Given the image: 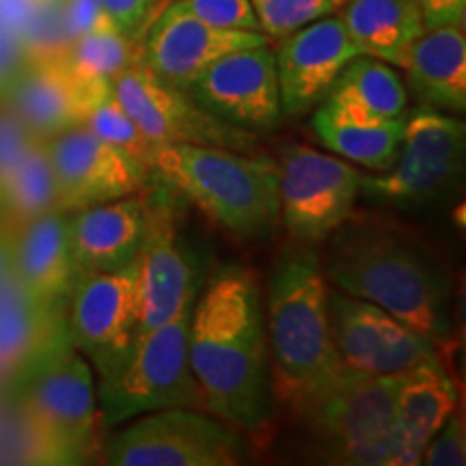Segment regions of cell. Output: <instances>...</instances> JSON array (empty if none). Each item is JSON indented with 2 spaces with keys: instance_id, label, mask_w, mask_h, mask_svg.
<instances>
[{
  "instance_id": "1",
  "label": "cell",
  "mask_w": 466,
  "mask_h": 466,
  "mask_svg": "<svg viewBox=\"0 0 466 466\" xmlns=\"http://www.w3.org/2000/svg\"><path fill=\"white\" fill-rule=\"evenodd\" d=\"M261 302L253 272L218 268L201 285L188 326V360L203 410L247 436L264 432L275 412Z\"/></svg>"
},
{
  "instance_id": "2",
  "label": "cell",
  "mask_w": 466,
  "mask_h": 466,
  "mask_svg": "<svg viewBox=\"0 0 466 466\" xmlns=\"http://www.w3.org/2000/svg\"><path fill=\"white\" fill-rule=\"evenodd\" d=\"M329 285L374 302L430 339L451 329V279L441 255L398 220L350 217L329 236L324 259Z\"/></svg>"
},
{
  "instance_id": "3",
  "label": "cell",
  "mask_w": 466,
  "mask_h": 466,
  "mask_svg": "<svg viewBox=\"0 0 466 466\" xmlns=\"http://www.w3.org/2000/svg\"><path fill=\"white\" fill-rule=\"evenodd\" d=\"M326 294L319 259L302 244L272 268L264 313L272 398L291 415L346 371L330 335Z\"/></svg>"
},
{
  "instance_id": "4",
  "label": "cell",
  "mask_w": 466,
  "mask_h": 466,
  "mask_svg": "<svg viewBox=\"0 0 466 466\" xmlns=\"http://www.w3.org/2000/svg\"><path fill=\"white\" fill-rule=\"evenodd\" d=\"M149 177L233 236H268L279 223V165L268 156L203 145H156Z\"/></svg>"
},
{
  "instance_id": "5",
  "label": "cell",
  "mask_w": 466,
  "mask_h": 466,
  "mask_svg": "<svg viewBox=\"0 0 466 466\" xmlns=\"http://www.w3.org/2000/svg\"><path fill=\"white\" fill-rule=\"evenodd\" d=\"M15 382L22 412L44 458L78 462L91 451L100 425L93 367L69 335L25 367Z\"/></svg>"
},
{
  "instance_id": "6",
  "label": "cell",
  "mask_w": 466,
  "mask_h": 466,
  "mask_svg": "<svg viewBox=\"0 0 466 466\" xmlns=\"http://www.w3.org/2000/svg\"><path fill=\"white\" fill-rule=\"evenodd\" d=\"M398 384L400 374L370 376L346 367L294 417L326 462L389 464L398 430Z\"/></svg>"
},
{
  "instance_id": "7",
  "label": "cell",
  "mask_w": 466,
  "mask_h": 466,
  "mask_svg": "<svg viewBox=\"0 0 466 466\" xmlns=\"http://www.w3.org/2000/svg\"><path fill=\"white\" fill-rule=\"evenodd\" d=\"M192 305L168 322L134 337L126 359L100 378L97 410L104 428L127 423L165 408L203 410L188 360Z\"/></svg>"
},
{
  "instance_id": "8",
  "label": "cell",
  "mask_w": 466,
  "mask_h": 466,
  "mask_svg": "<svg viewBox=\"0 0 466 466\" xmlns=\"http://www.w3.org/2000/svg\"><path fill=\"white\" fill-rule=\"evenodd\" d=\"M464 154V121L423 104L404 119L398 160L387 171L360 173L359 197L398 209L441 206L462 186Z\"/></svg>"
},
{
  "instance_id": "9",
  "label": "cell",
  "mask_w": 466,
  "mask_h": 466,
  "mask_svg": "<svg viewBox=\"0 0 466 466\" xmlns=\"http://www.w3.org/2000/svg\"><path fill=\"white\" fill-rule=\"evenodd\" d=\"M113 466H236L248 462L242 436L206 410L165 408L132 419L104 447Z\"/></svg>"
},
{
  "instance_id": "10",
  "label": "cell",
  "mask_w": 466,
  "mask_h": 466,
  "mask_svg": "<svg viewBox=\"0 0 466 466\" xmlns=\"http://www.w3.org/2000/svg\"><path fill=\"white\" fill-rule=\"evenodd\" d=\"M110 93L154 145H203L242 154L259 147L258 134L218 119L190 93L160 80L143 61L115 76Z\"/></svg>"
},
{
  "instance_id": "11",
  "label": "cell",
  "mask_w": 466,
  "mask_h": 466,
  "mask_svg": "<svg viewBox=\"0 0 466 466\" xmlns=\"http://www.w3.org/2000/svg\"><path fill=\"white\" fill-rule=\"evenodd\" d=\"M279 220L299 244H319L354 214L360 171L307 145H288L279 158Z\"/></svg>"
},
{
  "instance_id": "12",
  "label": "cell",
  "mask_w": 466,
  "mask_h": 466,
  "mask_svg": "<svg viewBox=\"0 0 466 466\" xmlns=\"http://www.w3.org/2000/svg\"><path fill=\"white\" fill-rule=\"evenodd\" d=\"M74 348L104 378L126 359L138 326V264L78 270L66 305Z\"/></svg>"
},
{
  "instance_id": "13",
  "label": "cell",
  "mask_w": 466,
  "mask_h": 466,
  "mask_svg": "<svg viewBox=\"0 0 466 466\" xmlns=\"http://www.w3.org/2000/svg\"><path fill=\"white\" fill-rule=\"evenodd\" d=\"M173 190L145 195L147 231L137 255L138 264V326L137 335L168 322L195 305L201 289L199 259L177 227Z\"/></svg>"
},
{
  "instance_id": "14",
  "label": "cell",
  "mask_w": 466,
  "mask_h": 466,
  "mask_svg": "<svg viewBox=\"0 0 466 466\" xmlns=\"http://www.w3.org/2000/svg\"><path fill=\"white\" fill-rule=\"evenodd\" d=\"M326 307L337 354L348 370L359 374H404L441 352L439 341L419 333L374 302L329 288Z\"/></svg>"
},
{
  "instance_id": "15",
  "label": "cell",
  "mask_w": 466,
  "mask_h": 466,
  "mask_svg": "<svg viewBox=\"0 0 466 466\" xmlns=\"http://www.w3.org/2000/svg\"><path fill=\"white\" fill-rule=\"evenodd\" d=\"M186 93L218 119L253 134L277 130L283 119L275 50L268 44L227 52Z\"/></svg>"
},
{
  "instance_id": "16",
  "label": "cell",
  "mask_w": 466,
  "mask_h": 466,
  "mask_svg": "<svg viewBox=\"0 0 466 466\" xmlns=\"http://www.w3.org/2000/svg\"><path fill=\"white\" fill-rule=\"evenodd\" d=\"M56 182V209L72 214L147 188L149 171L96 137L85 124L46 138Z\"/></svg>"
},
{
  "instance_id": "17",
  "label": "cell",
  "mask_w": 466,
  "mask_h": 466,
  "mask_svg": "<svg viewBox=\"0 0 466 466\" xmlns=\"http://www.w3.org/2000/svg\"><path fill=\"white\" fill-rule=\"evenodd\" d=\"M363 55L339 15H326L281 39L275 67L283 116L307 115L326 100L352 58Z\"/></svg>"
},
{
  "instance_id": "18",
  "label": "cell",
  "mask_w": 466,
  "mask_h": 466,
  "mask_svg": "<svg viewBox=\"0 0 466 466\" xmlns=\"http://www.w3.org/2000/svg\"><path fill=\"white\" fill-rule=\"evenodd\" d=\"M270 44L261 31H225L167 3L141 37L143 63L165 83L188 89L192 80L227 52Z\"/></svg>"
},
{
  "instance_id": "19",
  "label": "cell",
  "mask_w": 466,
  "mask_h": 466,
  "mask_svg": "<svg viewBox=\"0 0 466 466\" xmlns=\"http://www.w3.org/2000/svg\"><path fill=\"white\" fill-rule=\"evenodd\" d=\"M11 277L28 299L52 311H66L78 277L67 236V212L50 209L20 227L11 244Z\"/></svg>"
},
{
  "instance_id": "20",
  "label": "cell",
  "mask_w": 466,
  "mask_h": 466,
  "mask_svg": "<svg viewBox=\"0 0 466 466\" xmlns=\"http://www.w3.org/2000/svg\"><path fill=\"white\" fill-rule=\"evenodd\" d=\"M147 231L145 197L130 195L76 209L67 217L69 248L78 270H116L137 259Z\"/></svg>"
},
{
  "instance_id": "21",
  "label": "cell",
  "mask_w": 466,
  "mask_h": 466,
  "mask_svg": "<svg viewBox=\"0 0 466 466\" xmlns=\"http://www.w3.org/2000/svg\"><path fill=\"white\" fill-rule=\"evenodd\" d=\"M456 406L458 387L439 354L400 374L398 430L389 466L421 464L425 445Z\"/></svg>"
},
{
  "instance_id": "22",
  "label": "cell",
  "mask_w": 466,
  "mask_h": 466,
  "mask_svg": "<svg viewBox=\"0 0 466 466\" xmlns=\"http://www.w3.org/2000/svg\"><path fill=\"white\" fill-rule=\"evenodd\" d=\"M3 97L39 138L85 124L89 110L100 102L76 83L61 61L26 63Z\"/></svg>"
},
{
  "instance_id": "23",
  "label": "cell",
  "mask_w": 466,
  "mask_h": 466,
  "mask_svg": "<svg viewBox=\"0 0 466 466\" xmlns=\"http://www.w3.org/2000/svg\"><path fill=\"white\" fill-rule=\"evenodd\" d=\"M408 83L417 97L439 110L466 108L464 26L425 28L408 56Z\"/></svg>"
},
{
  "instance_id": "24",
  "label": "cell",
  "mask_w": 466,
  "mask_h": 466,
  "mask_svg": "<svg viewBox=\"0 0 466 466\" xmlns=\"http://www.w3.org/2000/svg\"><path fill=\"white\" fill-rule=\"evenodd\" d=\"M341 22L367 56L406 69L425 26L415 0H346Z\"/></svg>"
},
{
  "instance_id": "25",
  "label": "cell",
  "mask_w": 466,
  "mask_h": 466,
  "mask_svg": "<svg viewBox=\"0 0 466 466\" xmlns=\"http://www.w3.org/2000/svg\"><path fill=\"white\" fill-rule=\"evenodd\" d=\"M311 127L316 137L333 154L371 171H387L398 160L401 138H404V119L376 121L365 119L350 110L324 100L316 106Z\"/></svg>"
},
{
  "instance_id": "26",
  "label": "cell",
  "mask_w": 466,
  "mask_h": 466,
  "mask_svg": "<svg viewBox=\"0 0 466 466\" xmlns=\"http://www.w3.org/2000/svg\"><path fill=\"white\" fill-rule=\"evenodd\" d=\"M66 335V311L37 305L14 277L0 283V374L15 378Z\"/></svg>"
},
{
  "instance_id": "27",
  "label": "cell",
  "mask_w": 466,
  "mask_h": 466,
  "mask_svg": "<svg viewBox=\"0 0 466 466\" xmlns=\"http://www.w3.org/2000/svg\"><path fill=\"white\" fill-rule=\"evenodd\" d=\"M326 100L365 119L387 121L404 116L408 91L393 66L360 55L343 67Z\"/></svg>"
},
{
  "instance_id": "28",
  "label": "cell",
  "mask_w": 466,
  "mask_h": 466,
  "mask_svg": "<svg viewBox=\"0 0 466 466\" xmlns=\"http://www.w3.org/2000/svg\"><path fill=\"white\" fill-rule=\"evenodd\" d=\"M141 61V39L127 37L121 31H100L76 37L61 58L67 74L93 100L108 96L115 76Z\"/></svg>"
},
{
  "instance_id": "29",
  "label": "cell",
  "mask_w": 466,
  "mask_h": 466,
  "mask_svg": "<svg viewBox=\"0 0 466 466\" xmlns=\"http://www.w3.org/2000/svg\"><path fill=\"white\" fill-rule=\"evenodd\" d=\"M0 208L17 227L56 209V182L46 138L26 151L0 186Z\"/></svg>"
},
{
  "instance_id": "30",
  "label": "cell",
  "mask_w": 466,
  "mask_h": 466,
  "mask_svg": "<svg viewBox=\"0 0 466 466\" xmlns=\"http://www.w3.org/2000/svg\"><path fill=\"white\" fill-rule=\"evenodd\" d=\"M85 126L89 127L96 137H100L102 141L121 149L126 156H130L137 165H141L145 171H149L151 156H154L156 145L145 137L141 127L134 124L130 115L119 106V102L115 100L113 93L104 96L102 100L89 110Z\"/></svg>"
},
{
  "instance_id": "31",
  "label": "cell",
  "mask_w": 466,
  "mask_h": 466,
  "mask_svg": "<svg viewBox=\"0 0 466 466\" xmlns=\"http://www.w3.org/2000/svg\"><path fill=\"white\" fill-rule=\"evenodd\" d=\"M259 31L283 39L319 17L339 14L346 0H250Z\"/></svg>"
},
{
  "instance_id": "32",
  "label": "cell",
  "mask_w": 466,
  "mask_h": 466,
  "mask_svg": "<svg viewBox=\"0 0 466 466\" xmlns=\"http://www.w3.org/2000/svg\"><path fill=\"white\" fill-rule=\"evenodd\" d=\"M175 7L197 20L225 31H259L250 0H171Z\"/></svg>"
},
{
  "instance_id": "33",
  "label": "cell",
  "mask_w": 466,
  "mask_h": 466,
  "mask_svg": "<svg viewBox=\"0 0 466 466\" xmlns=\"http://www.w3.org/2000/svg\"><path fill=\"white\" fill-rule=\"evenodd\" d=\"M466 425L458 406L441 425V430L428 441L421 453V462L428 466H462L466 462Z\"/></svg>"
},
{
  "instance_id": "34",
  "label": "cell",
  "mask_w": 466,
  "mask_h": 466,
  "mask_svg": "<svg viewBox=\"0 0 466 466\" xmlns=\"http://www.w3.org/2000/svg\"><path fill=\"white\" fill-rule=\"evenodd\" d=\"M37 141L39 137L28 130L9 104L0 106V186Z\"/></svg>"
},
{
  "instance_id": "35",
  "label": "cell",
  "mask_w": 466,
  "mask_h": 466,
  "mask_svg": "<svg viewBox=\"0 0 466 466\" xmlns=\"http://www.w3.org/2000/svg\"><path fill=\"white\" fill-rule=\"evenodd\" d=\"M102 5L115 26L134 39H141L151 20L160 14L156 0H102Z\"/></svg>"
},
{
  "instance_id": "36",
  "label": "cell",
  "mask_w": 466,
  "mask_h": 466,
  "mask_svg": "<svg viewBox=\"0 0 466 466\" xmlns=\"http://www.w3.org/2000/svg\"><path fill=\"white\" fill-rule=\"evenodd\" d=\"M63 14L72 39L89 33L119 31L104 9L102 0H63Z\"/></svg>"
},
{
  "instance_id": "37",
  "label": "cell",
  "mask_w": 466,
  "mask_h": 466,
  "mask_svg": "<svg viewBox=\"0 0 466 466\" xmlns=\"http://www.w3.org/2000/svg\"><path fill=\"white\" fill-rule=\"evenodd\" d=\"M425 28L464 26L466 0H415Z\"/></svg>"
},
{
  "instance_id": "38",
  "label": "cell",
  "mask_w": 466,
  "mask_h": 466,
  "mask_svg": "<svg viewBox=\"0 0 466 466\" xmlns=\"http://www.w3.org/2000/svg\"><path fill=\"white\" fill-rule=\"evenodd\" d=\"M25 66L26 56L25 48H22V39L7 28H0V96L7 91L11 80Z\"/></svg>"
},
{
  "instance_id": "39",
  "label": "cell",
  "mask_w": 466,
  "mask_h": 466,
  "mask_svg": "<svg viewBox=\"0 0 466 466\" xmlns=\"http://www.w3.org/2000/svg\"><path fill=\"white\" fill-rule=\"evenodd\" d=\"M156 3H158V7L162 9V7H165V5H167V3H171V0H156Z\"/></svg>"
}]
</instances>
